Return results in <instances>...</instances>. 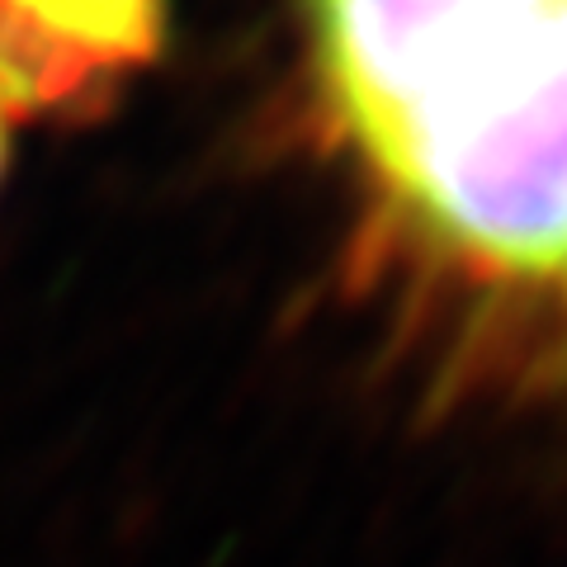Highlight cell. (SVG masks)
<instances>
[{"mask_svg":"<svg viewBox=\"0 0 567 567\" xmlns=\"http://www.w3.org/2000/svg\"><path fill=\"white\" fill-rule=\"evenodd\" d=\"M156 39L162 0H0V95L48 110L147 62Z\"/></svg>","mask_w":567,"mask_h":567,"instance_id":"3","label":"cell"},{"mask_svg":"<svg viewBox=\"0 0 567 567\" xmlns=\"http://www.w3.org/2000/svg\"><path fill=\"white\" fill-rule=\"evenodd\" d=\"M554 0H308L336 104L374 156L421 104Z\"/></svg>","mask_w":567,"mask_h":567,"instance_id":"2","label":"cell"},{"mask_svg":"<svg viewBox=\"0 0 567 567\" xmlns=\"http://www.w3.org/2000/svg\"><path fill=\"white\" fill-rule=\"evenodd\" d=\"M458 256L567 284V0H554L369 156Z\"/></svg>","mask_w":567,"mask_h":567,"instance_id":"1","label":"cell"},{"mask_svg":"<svg viewBox=\"0 0 567 567\" xmlns=\"http://www.w3.org/2000/svg\"><path fill=\"white\" fill-rule=\"evenodd\" d=\"M6 110L10 104H6V95H0V142H6Z\"/></svg>","mask_w":567,"mask_h":567,"instance_id":"4","label":"cell"}]
</instances>
